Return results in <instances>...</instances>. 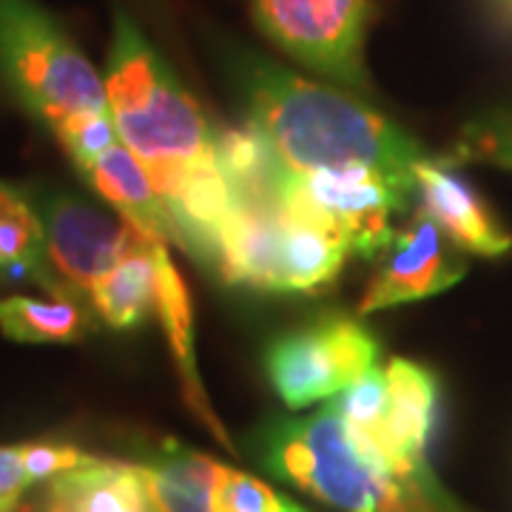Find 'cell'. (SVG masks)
Here are the masks:
<instances>
[{
  "label": "cell",
  "mask_w": 512,
  "mask_h": 512,
  "mask_svg": "<svg viewBox=\"0 0 512 512\" xmlns=\"http://www.w3.org/2000/svg\"><path fill=\"white\" fill-rule=\"evenodd\" d=\"M228 63L251 126L265 134L288 171L370 168L419 188L416 165L424 151L379 111L245 49L228 52Z\"/></svg>",
  "instance_id": "cell-1"
},
{
  "label": "cell",
  "mask_w": 512,
  "mask_h": 512,
  "mask_svg": "<svg viewBox=\"0 0 512 512\" xmlns=\"http://www.w3.org/2000/svg\"><path fill=\"white\" fill-rule=\"evenodd\" d=\"M35 481L26 470L20 447H0V512H15L20 495Z\"/></svg>",
  "instance_id": "cell-23"
},
{
  "label": "cell",
  "mask_w": 512,
  "mask_h": 512,
  "mask_svg": "<svg viewBox=\"0 0 512 512\" xmlns=\"http://www.w3.org/2000/svg\"><path fill=\"white\" fill-rule=\"evenodd\" d=\"M157 313L163 319L168 342H171L174 356H177V367H180V376H183L188 407L197 413V419L225 447H231V439L222 430L220 419L214 416V410L208 404V396H205V390H202L200 384V373H197V362H194V313H191V299H188V291H185L177 268L168 259L165 242L157 245Z\"/></svg>",
  "instance_id": "cell-16"
},
{
  "label": "cell",
  "mask_w": 512,
  "mask_h": 512,
  "mask_svg": "<svg viewBox=\"0 0 512 512\" xmlns=\"http://www.w3.org/2000/svg\"><path fill=\"white\" fill-rule=\"evenodd\" d=\"M416 185L421 191V208L439 222L456 245L481 256H501L510 251L512 237L453 165L424 157L416 165Z\"/></svg>",
  "instance_id": "cell-12"
},
{
  "label": "cell",
  "mask_w": 512,
  "mask_h": 512,
  "mask_svg": "<svg viewBox=\"0 0 512 512\" xmlns=\"http://www.w3.org/2000/svg\"><path fill=\"white\" fill-rule=\"evenodd\" d=\"M259 458L276 478L348 512L453 510L439 487L393 476L350 436L328 402L308 419H279L259 436Z\"/></svg>",
  "instance_id": "cell-3"
},
{
  "label": "cell",
  "mask_w": 512,
  "mask_h": 512,
  "mask_svg": "<svg viewBox=\"0 0 512 512\" xmlns=\"http://www.w3.org/2000/svg\"><path fill=\"white\" fill-rule=\"evenodd\" d=\"M259 32L305 69L350 92H367L370 0H251Z\"/></svg>",
  "instance_id": "cell-7"
},
{
  "label": "cell",
  "mask_w": 512,
  "mask_h": 512,
  "mask_svg": "<svg viewBox=\"0 0 512 512\" xmlns=\"http://www.w3.org/2000/svg\"><path fill=\"white\" fill-rule=\"evenodd\" d=\"M458 154L470 160H490L495 165L512 168V111L504 117L467 128Z\"/></svg>",
  "instance_id": "cell-21"
},
{
  "label": "cell",
  "mask_w": 512,
  "mask_h": 512,
  "mask_svg": "<svg viewBox=\"0 0 512 512\" xmlns=\"http://www.w3.org/2000/svg\"><path fill=\"white\" fill-rule=\"evenodd\" d=\"M464 274L467 262L461 256V245H456L439 222L419 208L407 228L396 231L387 242L359 311L376 313L416 302L453 288Z\"/></svg>",
  "instance_id": "cell-10"
},
{
  "label": "cell",
  "mask_w": 512,
  "mask_h": 512,
  "mask_svg": "<svg viewBox=\"0 0 512 512\" xmlns=\"http://www.w3.org/2000/svg\"><path fill=\"white\" fill-rule=\"evenodd\" d=\"M137 470L157 512H214L211 501L220 464L208 456L168 441L157 456L137 464Z\"/></svg>",
  "instance_id": "cell-17"
},
{
  "label": "cell",
  "mask_w": 512,
  "mask_h": 512,
  "mask_svg": "<svg viewBox=\"0 0 512 512\" xmlns=\"http://www.w3.org/2000/svg\"><path fill=\"white\" fill-rule=\"evenodd\" d=\"M439 384L427 367L393 359L387 367V407L382 430L365 453L379 461L393 476L416 481L424 487H439L430 476L424 450L433 430Z\"/></svg>",
  "instance_id": "cell-11"
},
{
  "label": "cell",
  "mask_w": 512,
  "mask_h": 512,
  "mask_svg": "<svg viewBox=\"0 0 512 512\" xmlns=\"http://www.w3.org/2000/svg\"><path fill=\"white\" fill-rule=\"evenodd\" d=\"M490 6H493V15L498 18V23L512 29V0H490Z\"/></svg>",
  "instance_id": "cell-24"
},
{
  "label": "cell",
  "mask_w": 512,
  "mask_h": 512,
  "mask_svg": "<svg viewBox=\"0 0 512 512\" xmlns=\"http://www.w3.org/2000/svg\"><path fill=\"white\" fill-rule=\"evenodd\" d=\"M92 330V319L80 299H35L6 296L0 299V333L23 345L77 342Z\"/></svg>",
  "instance_id": "cell-18"
},
{
  "label": "cell",
  "mask_w": 512,
  "mask_h": 512,
  "mask_svg": "<svg viewBox=\"0 0 512 512\" xmlns=\"http://www.w3.org/2000/svg\"><path fill=\"white\" fill-rule=\"evenodd\" d=\"M350 248L339 234L293 217L274 200H234L220 234L217 271L231 285L316 291L330 285Z\"/></svg>",
  "instance_id": "cell-5"
},
{
  "label": "cell",
  "mask_w": 512,
  "mask_h": 512,
  "mask_svg": "<svg viewBox=\"0 0 512 512\" xmlns=\"http://www.w3.org/2000/svg\"><path fill=\"white\" fill-rule=\"evenodd\" d=\"M276 194L293 217L328 228L348 242L353 254L370 259L382 254L396 234L390 217L410 205L413 185L370 168L296 174L282 165Z\"/></svg>",
  "instance_id": "cell-6"
},
{
  "label": "cell",
  "mask_w": 512,
  "mask_h": 512,
  "mask_svg": "<svg viewBox=\"0 0 512 512\" xmlns=\"http://www.w3.org/2000/svg\"><path fill=\"white\" fill-rule=\"evenodd\" d=\"M80 174L123 220L134 222L140 231H146L151 237L174 242V228H171L163 197L146 165L140 163V157L126 143L109 148L97 163Z\"/></svg>",
  "instance_id": "cell-14"
},
{
  "label": "cell",
  "mask_w": 512,
  "mask_h": 512,
  "mask_svg": "<svg viewBox=\"0 0 512 512\" xmlns=\"http://www.w3.org/2000/svg\"><path fill=\"white\" fill-rule=\"evenodd\" d=\"M23 450V461L32 481H52L66 470H74L86 461V453H80L77 447L69 444H20Z\"/></svg>",
  "instance_id": "cell-22"
},
{
  "label": "cell",
  "mask_w": 512,
  "mask_h": 512,
  "mask_svg": "<svg viewBox=\"0 0 512 512\" xmlns=\"http://www.w3.org/2000/svg\"><path fill=\"white\" fill-rule=\"evenodd\" d=\"M279 512H308V510H302L299 504H293V501H288V504H285V507H282V510H279Z\"/></svg>",
  "instance_id": "cell-25"
},
{
  "label": "cell",
  "mask_w": 512,
  "mask_h": 512,
  "mask_svg": "<svg viewBox=\"0 0 512 512\" xmlns=\"http://www.w3.org/2000/svg\"><path fill=\"white\" fill-rule=\"evenodd\" d=\"M157 239L137 231L123 259L97 282L92 291V308L114 330H131L143 325L148 313L157 311Z\"/></svg>",
  "instance_id": "cell-15"
},
{
  "label": "cell",
  "mask_w": 512,
  "mask_h": 512,
  "mask_svg": "<svg viewBox=\"0 0 512 512\" xmlns=\"http://www.w3.org/2000/svg\"><path fill=\"white\" fill-rule=\"evenodd\" d=\"M379 356V342L359 322L325 316L308 328L279 336L265 350V370L279 399L299 410L342 393L365 376Z\"/></svg>",
  "instance_id": "cell-8"
},
{
  "label": "cell",
  "mask_w": 512,
  "mask_h": 512,
  "mask_svg": "<svg viewBox=\"0 0 512 512\" xmlns=\"http://www.w3.org/2000/svg\"><path fill=\"white\" fill-rule=\"evenodd\" d=\"M103 80L120 140L146 165L163 202L185 185L222 174L200 103L123 9L114 12Z\"/></svg>",
  "instance_id": "cell-2"
},
{
  "label": "cell",
  "mask_w": 512,
  "mask_h": 512,
  "mask_svg": "<svg viewBox=\"0 0 512 512\" xmlns=\"http://www.w3.org/2000/svg\"><path fill=\"white\" fill-rule=\"evenodd\" d=\"M0 80L52 128L109 111L103 74L37 0H0Z\"/></svg>",
  "instance_id": "cell-4"
},
{
  "label": "cell",
  "mask_w": 512,
  "mask_h": 512,
  "mask_svg": "<svg viewBox=\"0 0 512 512\" xmlns=\"http://www.w3.org/2000/svg\"><path fill=\"white\" fill-rule=\"evenodd\" d=\"M285 504H288V498H279L259 478L245 476L239 470L220 464L217 484H214V501H211L214 512H279Z\"/></svg>",
  "instance_id": "cell-20"
},
{
  "label": "cell",
  "mask_w": 512,
  "mask_h": 512,
  "mask_svg": "<svg viewBox=\"0 0 512 512\" xmlns=\"http://www.w3.org/2000/svg\"><path fill=\"white\" fill-rule=\"evenodd\" d=\"M52 131H55V137L60 140V146L66 148V154L72 157V163L77 165V171H86L109 148L123 143L111 109L92 111V114H77V117H69L66 123H60Z\"/></svg>",
  "instance_id": "cell-19"
},
{
  "label": "cell",
  "mask_w": 512,
  "mask_h": 512,
  "mask_svg": "<svg viewBox=\"0 0 512 512\" xmlns=\"http://www.w3.org/2000/svg\"><path fill=\"white\" fill-rule=\"evenodd\" d=\"M0 285H6V274H3V265H0Z\"/></svg>",
  "instance_id": "cell-26"
},
{
  "label": "cell",
  "mask_w": 512,
  "mask_h": 512,
  "mask_svg": "<svg viewBox=\"0 0 512 512\" xmlns=\"http://www.w3.org/2000/svg\"><path fill=\"white\" fill-rule=\"evenodd\" d=\"M43 512H157L137 464L89 456L49 481Z\"/></svg>",
  "instance_id": "cell-13"
},
{
  "label": "cell",
  "mask_w": 512,
  "mask_h": 512,
  "mask_svg": "<svg viewBox=\"0 0 512 512\" xmlns=\"http://www.w3.org/2000/svg\"><path fill=\"white\" fill-rule=\"evenodd\" d=\"M37 214L46 231V254L55 276L80 299H92L97 282L123 259L137 225L111 220L106 211L72 194H40Z\"/></svg>",
  "instance_id": "cell-9"
}]
</instances>
